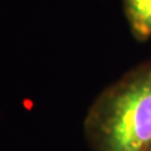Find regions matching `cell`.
I'll return each mask as SVG.
<instances>
[{"label":"cell","instance_id":"cell-2","mask_svg":"<svg viewBox=\"0 0 151 151\" xmlns=\"http://www.w3.org/2000/svg\"><path fill=\"white\" fill-rule=\"evenodd\" d=\"M131 32L136 39L151 37V0H122Z\"/></svg>","mask_w":151,"mask_h":151},{"label":"cell","instance_id":"cell-1","mask_svg":"<svg viewBox=\"0 0 151 151\" xmlns=\"http://www.w3.org/2000/svg\"><path fill=\"white\" fill-rule=\"evenodd\" d=\"M84 134L92 151H151V63L96 98L84 119Z\"/></svg>","mask_w":151,"mask_h":151}]
</instances>
